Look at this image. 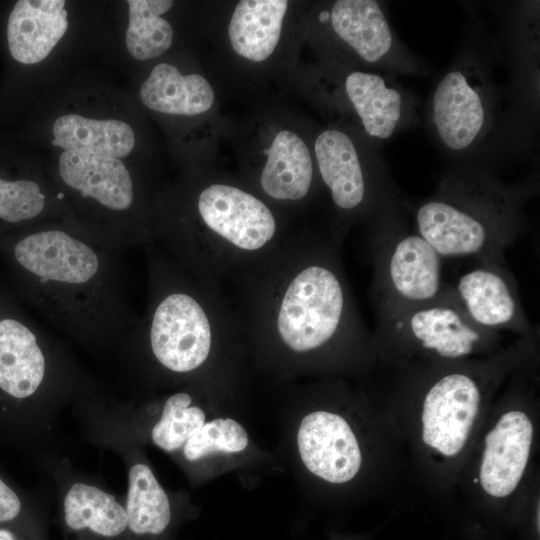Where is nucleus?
<instances>
[{"instance_id":"17","label":"nucleus","mask_w":540,"mask_h":540,"mask_svg":"<svg viewBox=\"0 0 540 540\" xmlns=\"http://www.w3.org/2000/svg\"><path fill=\"white\" fill-rule=\"evenodd\" d=\"M362 61L382 70L411 72L417 66L400 45L378 1L338 0L319 14Z\"/></svg>"},{"instance_id":"15","label":"nucleus","mask_w":540,"mask_h":540,"mask_svg":"<svg viewBox=\"0 0 540 540\" xmlns=\"http://www.w3.org/2000/svg\"><path fill=\"white\" fill-rule=\"evenodd\" d=\"M104 448L121 457L127 472L125 540H174L186 511L182 496L164 488L142 446L111 442Z\"/></svg>"},{"instance_id":"23","label":"nucleus","mask_w":540,"mask_h":540,"mask_svg":"<svg viewBox=\"0 0 540 540\" xmlns=\"http://www.w3.org/2000/svg\"><path fill=\"white\" fill-rule=\"evenodd\" d=\"M52 145L63 150L123 159L135 146L133 128L118 119L80 114L59 116L52 126Z\"/></svg>"},{"instance_id":"3","label":"nucleus","mask_w":540,"mask_h":540,"mask_svg":"<svg viewBox=\"0 0 540 540\" xmlns=\"http://www.w3.org/2000/svg\"><path fill=\"white\" fill-rule=\"evenodd\" d=\"M122 253L57 221L0 238V257L18 295L47 323L93 353L116 352L139 317Z\"/></svg>"},{"instance_id":"4","label":"nucleus","mask_w":540,"mask_h":540,"mask_svg":"<svg viewBox=\"0 0 540 540\" xmlns=\"http://www.w3.org/2000/svg\"><path fill=\"white\" fill-rule=\"evenodd\" d=\"M539 334L483 358L379 365L391 376L389 402L412 413V440L437 475H459L482 421L509 373L538 345ZM423 463V464H424Z\"/></svg>"},{"instance_id":"2","label":"nucleus","mask_w":540,"mask_h":540,"mask_svg":"<svg viewBox=\"0 0 540 540\" xmlns=\"http://www.w3.org/2000/svg\"><path fill=\"white\" fill-rule=\"evenodd\" d=\"M144 250L145 309L116 350L128 377L148 394L193 381L234 383L247 350L225 287L155 243Z\"/></svg>"},{"instance_id":"1","label":"nucleus","mask_w":540,"mask_h":540,"mask_svg":"<svg viewBox=\"0 0 540 540\" xmlns=\"http://www.w3.org/2000/svg\"><path fill=\"white\" fill-rule=\"evenodd\" d=\"M328 235L286 237L227 283L247 356L268 373L367 375L373 335Z\"/></svg>"},{"instance_id":"12","label":"nucleus","mask_w":540,"mask_h":540,"mask_svg":"<svg viewBox=\"0 0 540 540\" xmlns=\"http://www.w3.org/2000/svg\"><path fill=\"white\" fill-rule=\"evenodd\" d=\"M319 174L340 219L332 232L341 243L355 221H371L398 201L384 176L369 172L353 140L337 129L319 134L314 145Z\"/></svg>"},{"instance_id":"22","label":"nucleus","mask_w":540,"mask_h":540,"mask_svg":"<svg viewBox=\"0 0 540 540\" xmlns=\"http://www.w3.org/2000/svg\"><path fill=\"white\" fill-rule=\"evenodd\" d=\"M139 96L149 109L169 115L194 116L208 111L214 91L199 74H182L169 63H159L142 83Z\"/></svg>"},{"instance_id":"11","label":"nucleus","mask_w":540,"mask_h":540,"mask_svg":"<svg viewBox=\"0 0 540 540\" xmlns=\"http://www.w3.org/2000/svg\"><path fill=\"white\" fill-rule=\"evenodd\" d=\"M351 391L336 380L315 387L319 402L300 419L296 429V450L304 469L332 487L353 483L366 466L365 440L345 414Z\"/></svg>"},{"instance_id":"6","label":"nucleus","mask_w":540,"mask_h":540,"mask_svg":"<svg viewBox=\"0 0 540 540\" xmlns=\"http://www.w3.org/2000/svg\"><path fill=\"white\" fill-rule=\"evenodd\" d=\"M100 388L63 344L0 289V409L20 420L41 456L51 453L63 408Z\"/></svg>"},{"instance_id":"26","label":"nucleus","mask_w":540,"mask_h":540,"mask_svg":"<svg viewBox=\"0 0 540 540\" xmlns=\"http://www.w3.org/2000/svg\"><path fill=\"white\" fill-rule=\"evenodd\" d=\"M128 26L125 45L136 60H149L172 45L173 28L162 17L173 6L170 0H128Z\"/></svg>"},{"instance_id":"18","label":"nucleus","mask_w":540,"mask_h":540,"mask_svg":"<svg viewBox=\"0 0 540 540\" xmlns=\"http://www.w3.org/2000/svg\"><path fill=\"white\" fill-rule=\"evenodd\" d=\"M64 0H20L7 23V42L14 60L25 65L44 61L69 27Z\"/></svg>"},{"instance_id":"27","label":"nucleus","mask_w":540,"mask_h":540,"mask_svg":"<svg viewBox=\"0 0 540 540\" xmlns=\"http://www.w3.org/2000/svg\"><path fill=\"white\" fill-rule=\"evenodd\" d=\"M31 515L23 495L0 475V525L20 523L24 517L37 521Z\"/></svg>"},{"instance_id":"20","label":"nucleus","mask_w":540,"mask_h":540,"mask_svg":"<svg viewBox=\"0 0 540 540\" xmlns=\"http://www.w3.org/2000/svg\"><path fill=\"white\" fill-rule=\"evenodd\" d=\"M48 221L67 224V211L52 180L38 174H0V238Z\"/></svg>"},{"instance_id":"28","label":"nucleus","mask_w":540,"mask_h":540,"mask_svg":"<svg viewBox=\"0 0 540 540\" xmlns=\"http://www.w3.org/2000/svg\"><path fill=\"white\" fill-rule=\"evenodd\" d=\"M14 524L0 525V540H45L42 528L17 529Z\"/></svg>"},{"instance_id":"13","label":"nucleus","mask_w":540,"mask_h":540,"mask_svg":"<svg viewBox=\"0 0 540 540\" xmlns=\"http://www.w3.org/2000/svg\"><path fill=\"white\" fill-rule=\"evenodd\" d=\"M497 107L488 78L474 64L450 69L437 83L430 122L441 145L455 153L482 147L496 129Z\"/></svg>"},{"instance_id":"21","label":"nucleus","mask_w":540,"mask_h":540,"mask_svg":"<svg viewBox=\"0 0 540 540\" xmlns=\"http://www.w3.org/2000/svg\"><path fill=\"white\" fill-rule=\"evenodd\" d=\"M262 168L259 183L263 193L280 202H299L310 195L314 169L309 149L294 132L276 134Z\"/></svg>"},{"instance_id":"5","label":"nucleus","mask_w":540,"mask_h":540,"mask_svg":"<svg viewBox=\"0 0 540 540\" xmlns=\"http://www.w3.org/2000/svg\"><path fill=\"white\" fill-rule=\"evenodd\" d=\"M284 238L270 207L231 184L211 183L192 201L157 210L155 240L189 272L223 286Z\"/></svg>"},{"instance_id":"8","label":"nucleus","mask_w":540,"mask_h":540,"mask_svg":"<svg viewBox=\"0 0 540 540\" xmlns=\"http://www.w3.org/2000/svg\"><path fill=\"white\" fill-rule=\"evenodd\" d=\"M538 347L509 373L493 399L459 474L480 503H513L524 490L536 450Z\"/></svg>"},{"instance_id":"24","label":"nucleus","mask_w":540,"mask_h":540,"mask_svg":"<svg viewBox=\"0 0 540 540\" xmlns=\"http://www.w3.org/2000/svg\"><path fill=\"white\" fill-rule=\"evenodd\" d=\"M287 8L285 0L239 1L228 28L233 50L250 61L266 60L279 42Z\"/></svg>"},{"instance_id":"9","label":"nucleus","mask_w":540,"mask_h":540,"mask_svg":"<svg viewBox=\"0 0 540 540\" xmlns=\"http://www.w3.org/2000/svg\"><path fill=\"white\" fill-rule=\"evenodd\" d=\"M374 365L445 363L493 355L501 335L476 325L452 288L428 303L375 310Z\"/></svg>"},{"instance_id":"25","label":"nucleus","mask_w":540,"mask_h":540,"mask_svg":"<svg viewBox=\"0 0 540 540\" xmlns=\"http://www.w3.org/2000/svg\"><path fill=\"white\" fill-rule=\"evenodd\" d=\"M249 444V434L239 421L230 416H211L172 457L197 480L212 460L243 454Z\"/></svg>"},{"instance_id":"16","label":"nucleus","mask_w":540,"mask_h":540,"mask_svg":"<svg viewBox=\"0 0 540 540\" xmlns=\"http://www.w3.org/2000/svg\"><path fill=\"white\" fill-rule=\"evenodd\" d=\"M450 286L457 302L476 325L498 333L511 331L519 337L538 332L524 311L517 280L506 263L475 262Z\"/></svg>"},{"instance_id":"7","label":"nucleus","mask_w":540,"mask_h":540,"mask_svg":"<svg viewBox=\"0 0 540 540\" xmlns=\"http://www.w3.org/2000/svg\"><path fill=\"white\" fill-rule=\"evenodd\" d=\"M534 185H509L479 166L445 173L435 191L412 209L413 226L445 259L505 263L525 225Z\"/></svg>"},{"instance_id":"14","label":"nucleus","mask_w":540,"mask_h":540,"mask_svg":"<svg viewBox=\"0 0 540 540\" xmlns=\"http://www.w3.org/2000/svg\"><path fill=\"white\" fill-rule=\"evenodd\" d=\"M41 463L56 485L63 540L126 539L125 501L66 457L49 453Z\"/></svg>"},{"instance_id":"19","label":"nucleus","mask_w":540,"mask_h":540,"mask_svg":"<svg viewBox=\"0 0 540 540\" xmlns=\"http://www.w3.org/2000/svg\"><path fill=\"white\" fill-rule=\"evenodd\" d=\"M344 92L367 135L387 140L408 116L403 92L383 74L355 70L344 79Z\"/></svg>"},{"instance_id":"10","label":"nucleus","mask_w":540,"mask_h":540,"mask_svg":"<svg viewBox=\"0 0 540 540\" xmlns=\"http://www.w3.org/2000/svg\"><path fill=\"white\" fill-rule=\"evenodd\" d=\"M374 310L431 302L450 291L442 256L410 226L398 201L373 220L368 238Z\"/></svg>"}]
</instances>
